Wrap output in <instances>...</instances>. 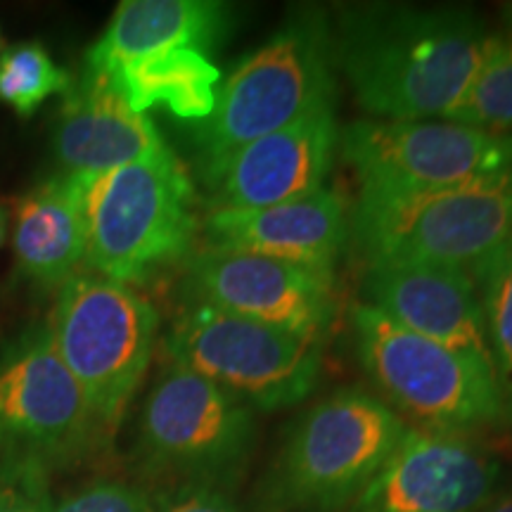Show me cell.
<instances>
[{"instance_id":"6da1fadb","label":"cell","mask_w":512,"mask_h":512,"mask_svg":"<svg viewBox=\"0 0 512 512\" xmlns=\"http://www.w3.org/2000/svg\"><path fill=\"white\" fill-rule=\"evenodd\" d=\"M491 29L470 8L337 5L332 57L358 105L380 121L446 119L479 64Z\"/></svg>"},{"instance_id":"7a4b0ae2","label":"cell","mask_w":512,"mask_h":512,"mask_svg":"<svg viewBox=\"0 0 512 512\" xmlns=\"http://www.w3.org/2000/svg\"><path fill=\"white\" fill-rule=\"evenodd\" d=\"M408 430L377 394L325 396L292 422L256 479L252 512H347Z\"/></svg>"},{"instance_id":"3957f363","label":"cell","mask_w":512,"mask_h":512,"mask_svg":"<svg viewBox=\"0 0 512 512\" xmlns=\"http://www.w3.org/2000/svg\"><path fill=\"white\" fill-rule=\"evenodd\" d=\"M349 238L366 266L437 264L472 271L512 238V171L439 188L361 185Z\"/></svg>"},{"instance_id":"277c9868","label":"cell","mask_w":512,"mask_h":512,"mask_svg":"<svg viewBox=\"0 0 512 512\" xmlns=\"http://www.w3.org/2000/svg\"><path fill=\"white\" fill-rule=\"evenodd\" d=\"M335 105L328 10H292L283 27L235 64L216 88L214 110L195 121L200 174L238 147Z\"/></svg>"},{"instance_id":"5b68a950","label":"cell","mask_w":512,"mask_h":512,"mask_svg":"<svg viewBox=\"0 0 512 512\" xmlns=\"http://www.w3.org/2000/svg\"><path fill=\"white\" fill-rule=\"evenodd\" d=\"M195 183L169 145L100 176L88 207L86 264L133 287L195 254Z\"/></svg>"},{"instance_id":"8992f818","label":"cell","mask_w":512,"mask_h":512,"mask_svg":"<svg viewBox=\"0 0 512 512\" xmlns=\"http://www.w3.org/2000/svg\"><path fill=\"white\" fill-rule=\"evenodd\" d=\"M356 356L377 396L411 430L477 437L503 425L501 392L489 363L415 335L368 304L351 309Z\"/></svg>"},{"instance_id":"52a82bcc","label":"cell","mask_w":512,"mask_h":512,"mask_svg":"<svg viewBox=\"0 0 512 512\" xmlns=\"http://www.w3.org/2000/svg\"><path fill=\"white\" fill-rule=\"evenodd\" d=\"M256 446V415L214 382L169 361L140 408L133 465L147 482L233 491Z\"/></svg>"},{"instance_id":"ba28073f","label":"cell","mask_w":512,"mask_h":512,"mask_svg":"<svg viewBox=\"0 0 512 512\" xmlns=\"http://www.w3.org/2000/svg\"><path fill=\"white\" fill-rule=\"evenodd\" d=\"M48 328L62 363L114 439L155 356V304L100 275H74L57 292Z\"/></svg>"},{"instance_id":"9c48e42d","label":"cell","mask_w":512,"mask_h":512,"mask_svg":"<svg viewBox=\"0 0 512 512\" xmlns=\"http://www.w3.org/2000/svg\"><path fill=\"white\" fill-rule=\"evenodd\" d=\"M112 441L57 354L48 323L0 354V463L36 465L53 477L98 460Z\"/></svg>"},{"instance_id":"30bf717a","label":"cell","mask_w":512,"mask_h":512,"mask_svg":"<svg viewBox=\"0 0 512 512\" xmlns=\"http://www.w3.org/2000/svg\"><path fill=\"white\" fill-rule=\"evenodd\" d=\"M164 351L169 361L214 382L256 413L309 399L323 373V344L292 332L188 302Z\"/></svg>"},{"instance_id":"8fae6325","label":"cell","mask_w":512,"mask_h":512,"mask_svg":"<svg viewBox=\"0 0 512 512\" xmlns=\"http://www.w3.org/2000/svg\"><path fill=\"white\" fill-rule=\"evenodd\" d=\"M337 147L358 188H439L512 171V133L446 119H361L339 131Z\"/></svg>"},{"instance_id":"7c38bea8","label":"cell","mask_w":512,"mask_h":512,"mask_svg":"<svg viewBox=\"0 0 512 512\" xmlns=\"http://www.w3.org/2000/svg\"><path fill=\"white\" fill-rule=\"evenodd\" d=\"M185 294L188 302L320 344L337 313L328 275L242 249H195L185 266Z\"/></svg>"},{"instance_id":"4fadbf2b","label":"cell","mask_w":512,"mask_h":512,"mask_svg":"<svg viewBox=\"0 0 512 512\" xmlns=\"http://www.w3.org/2000/svg\"><path fill=\"white\" fill-rule=\"evenodd\" d=\"M503 463L479 437L408 430L347 512H482Z\"/></svg>"},{"instance_id":"5bb4252c","label":"cell","mask_w":512,"mask_h":512,"mask_svg":"<svg viewBox=\"0 0 512 512\" xmlns=\"http://www.w3.org/2000/svg\"><path fill=\"white\" fill-rule=\"evenodd\" d=\"M339 145L335 105L230 152L204 171L209 209H261L325 188Z\"/></svg>"},{"instance_id":"9a60e30c","label":"cell","mask_w":512,"mask_h":512,"mask_svg":"<svg viewBox=\"0 0 512 512\" xmlns=\"http://www.w3.org/2000/svg\"><path fill=\"white\" fill-rule=\"evenodd\" d=\"M363 297L394 323L477 361H491L482 299L470 271L437 264H377L363 273Z\"/></svg>"},{"instance_id":"2e32d148","label":"cell","mask_w":512,"mask_h":512,"mask_svg":"<svg viewBox=\"0 0 512 512\" xmlns=\"http://www.w3.org/2000/svg\"><path fill=\"white\" fill-rule=\"evenodd\" d=\"M202 230L207 247L273 256L332 278L349 238V207L337 190L320 188L273 207L209 209Z\"/></svg>"},{"instance_id":"e0dca14e","label":"cell","mask_w":512,"mask_h":512,"mask_svg":"<svg viewBox=\"0 0 512 512\" xmlns=\"http://www.w3.org/2000/svg\"><path fill=\"white\" fill-rule=\"evenodd\" d=\"M166 147L155 121L136 112L105 76L83 69L64 93L53 150L64 174L102 176Z\"/></svg>"},{"instance_id":"ac0fdd59","label":"cell","mask_w":512,"mask_h":512,"mask_svg":"<svg viewBox=\"0 0 512 512\" xmlns=\"http://www.w3.org/2000/svg\"><path fill=\"white\" fill-rule=\"evenodd\" d=\"M98 178L60 171L22 197L12 247L19 271L31 283L62 287L86 261L88 207Z\"/></svg>"},{"instance_id":"d6986e66","label":"cell","mask_w":512,"mask_h":512,"mask_svg":"<svg viewBox=\"0 0 512 512\" xmlns=\"http://www.w3.org/2000/svg\"><path fill=\"white\" fill-rule=\"evenodd\" d=\"M233 8L214 0H124L86 55V69L110 74L121 64L169 48L214 50L228 34Z\"/></svg>"},{"instance_id":"ffe728a7","label":"cell","mask_w":512,"mask_h":512,"mask_svg":"<svg viewBox=\"0 0 512 512\" xmlns=\"http://www.w3.org/2000/svg\"><path fill=\"white\" fill-rule=\"evenodd\" d=\"M105 79L136 112L166 107L181 119L202 121L214 110L221 72L209 60V53L169 48L121 64L105 74Z\"/></svg>"},{"instance_id":"44dd1931","label":"cell","mask_w":512,"mask_h":512,"mask_svg":"<svg viewBox=\"0 0 512 512\" xmlns=\"http://www.w3.org/2000/svg\"><path fill=\"white\" fill-rule=\"evenodd\" d=\"M446 121L494 133H512V10L491 31L475 79Z\"/></svg>"},{"instance_id":"7402d4cb","label":"cell","mask_w":512,"mask_h":512,"mask_svg":"<svg viewBox=\"0 0 512 512\" xmlns=\"http://www.w3.org/2000/svg\"><path fill=\"white\" fill-rule=\"evenodd\" d=\"M470 273L482 299L486 342L501 392L503 425L512 432V238Z\"/></svg>"},{"instance_id":"603a6c76","label":"cell","mask_w":512,"mask_h":512,"mask_svg":"<svg viewBox=\"0 0 512 512\" xmlns=\"http://www.w3.org/2000/svg\"><path fill=\"white\" fill-rule=\"evenodd\" d=\"M72 88V76L41 43H17L0 55V102L17 117H31L53 95Z\"/></svg>"},{"instance_id":"cb8c5ba5","label":"cell","mask_w":512,"mask_h":512,"mask_svg":"<svg viewBox=\"0 0 512 512\" xmlns=\"http://www.w3.org/2000/svg\"><path fill=\"white\" fill-rule=\"evenodd\" d=\"M53 512H157V494L128 479L95 477L67 491L53 503Z\"/></svg>"},{"instance_id":"d4e9b609","label":"cell","mask_w":512,"mask_h":512,"mask_svg":"<svg viewBox=\"0 0 512 512\" xmlns=\"http://www.w3.org/2000/svg\"><path fill=\"white\" fill-rule=\"evenodd\" d=\"M50 475L27 463H0V512H53Z\"/></svg>"},{"instance_id":"484cf974","label":"cell","mask_w":512,"mask_h":512,"mask_svg":"<svg viewBox=\"0 0 512 512\" xmlns=\"http://www.w3.org/2000/svg\"><path fill=\"white\" fill-rule=\"evenodd\" d=\"M157 512H240L233 494L214 486H178L157 494Z\"/></svg>"},{"instance_id":"4316f807","label":"cell","mask_w":512,"mask_h":512,"mask_svg":"<svg viewBox=\"0 0 512 512\" xmlns=\"http://www.w3.org/2000/svg\"><path fill=\"white\" fill-rule=\"evenodd\" d=\"M482 512H512V486L501 489Z\"/></svg>"},{"instance_id":"83f0119b","label":"cell","mask_w":512,"mask_h":512,"mask_svg":"<svg viewBox=\"0 0 512 512\" xmlns=\"http://www.w3.org/2000/svg\"><path fill=\"white\" fill-rule=\"evenodd\" d=\"M5 230H8V216H5V209L0 207V245L5 240Z\"/></svg>"}]
</instances>
